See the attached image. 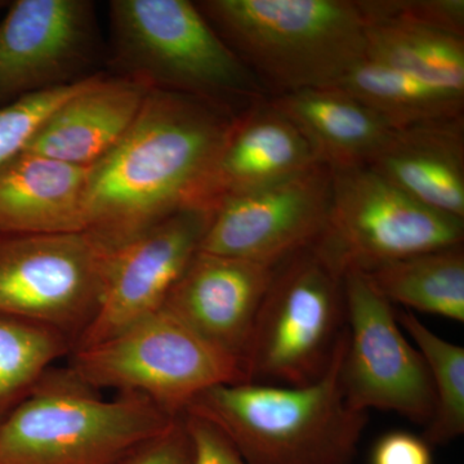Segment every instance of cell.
I'll use <instances>...</instances> for the list:
<instances>
[{"instance_id": "25", "label": "cell", "mask_w": 464, "mask_h": 464, "mask_svg": "<svg viewBox=\"0 0 464 464\" xmlns=\"http://www.w3.org/2000/svg\"><path fill=\"white\" fill-rule=\"evenodd\" d=\"M85 85L87 81H82L43 92L0 110V167L25 151L45 119Z\"/></svg>"}, {"instance_id": "5", "label": "cell", "mask_w": 464, "mask_h": 464, "mask_svg": "<svg viewBox=\"0 0 464 464\" xmlns=\"http://www.w3.org/2000/svg\"><path fill=\"white\" fill-rule=\"evenodd\" d=\"M112 75L243 112L265 90L188 0L109 3Z\"/></svg>"}, {"instance_id": "15", "label": "cell", "mask_w": 464, "mask_h": 464, "mask_svg": "<svg viewBox=\"0 0 464 464\" xmlns=\"http://www.w3.org/2000/svg\"><path fill=\"white\" fill-rule=\"evenodd\" d=\"M315 161L295 124L270 100L258 101L232 124L192 208L212 215L222 201L282 181Z\"/></svg>"}, {"instance_id": "13", "label": "cell", "mask_w": 464, "mask_h": 464, "mask_svg": "<svg viewBox=\"0 0 464 464\" xmlns=\"http://www.w3.org/2000/svg\"><path fill=\"white\" fill-rule=\"evenodd\" d=\"M210 213L183 208L112 252L96 315L74 348L87 347L163 308L199 252Z\"/></svg>"}, {"instance_id": "3", "label": "cell", "mask_w": 464, "mask_h": 464, "mask_svg": "<svg viewBox=\"0 0 464 464\" xmlns=\"http://www.w3.org/2000/svg\"><path fill=\"white\" fill-rule=\"evenodd\" d=\"M201 14L275 96L337 84L365 60L366 21L348 0H203Z\"/></svg>"}, {"instance_id": "24", "label": "cell", "mask_w": 464, "mask_h": 464, "mask_svg": "<svg viewBox=\"0 0 464 464\" xmlns=\"http://www.w3.org/2000/svg\"><path fill=\"white\" fill-rule=\"evenodd\" d=\"M72 350L65 335L0 314V423Z\"/></svg>"}, {"instance_id": "9", "label": "cell", "mask_w": 464, "mask_h": 464, "mask_svg": "<svg viewBox=\"0 0 464 464\" xmlns=\"http://www.w3.org/2000/svg\"><path fill=\"white\" fill-rule=\"evenodd\" d=\"M463 237L464 219L424 206L371 168L332 169L331 215L320 241L344 270L366 273Z\"/></svg>"}, {"instance_id": "4", "label": "cell", "mask_w": 464, "mask_h": 464, "mask_svg": "<svg viewBox=\"0 0 464 464\" xmlns=\"http://www.w3.org/2000/svg\"><path fill=\"white\" fill-rule=\"evenodd\" d=\"M179 418L139 393L105 399L51 368L0 423V464H119Z\"/></svg>"}, {"instance_id": "6", "label": "cell", "mask_w": 464, "mask_h": 464, "mask_svg": "<svg viewBox=\"0 0 464 464\" xmlns=\"http://www.w3.org/2000/svg\"><path fill=\"white\" fill-rule=\"evenodd\" d=\"M346 335L344 268L322 241L275 267L243 357L246 382L306 386Z\"/></svg>"}, {"instance_id": "26", "label": "cell", "mask_w": 464, "mask_h": 464, "mask_svg": "<svg viewBox=\"0 0 464 464\" xmlns=\"http://www.w3.org/2000/svg\"><path fill=\"white\" fill-rule=\"evenodd\" d=\"M383 14H392L464 36L463 0H409V2H377Z\"/></svg>"}, {"instance_id": "10", "label": "cell", "mask_w": 464, "mask_h": 464, "mask_svg": "<svg viewBox=\"0 0 464 464\" xmlns=\"http://www.w3.org/2000/svg\"><path fill=\"white\" fill-rule=\"evenodd\" d=\"M346 348L341 383L359 411H392L426 427L435 411L431 377L406 341L396 311L357 268L344 270Z\"/></svg>"}, {"instance_id": "2", "label": "cell", "mask_w": 464, "mask_h": 464, "mask_svg": "<svg viewBox=\"0 0 464 464\" xmlns=\"http://www.w3.org/2000/svg\"><path fill=\"white\" fill-rule=\"evenodd\" d=\"M344 348L346 335L325 374L306 386L218 384L183 414L215 424L249 464H351L368 414L342 389Z\"/></svg>"}, {"instance_id": "19", "label": "cell", "mask_w": 464, "mask_h": 464, "mask_svg": "<svg viewBox=\"0 0 464 464\" xmlns=\"http://www.w3.org/2000/svg\"><path fill=\"white\" fill-rule=\"evenodd\" d=\"M270 101L331 169L368 166L393 130L337 85L290 92Z\"/></svg>"}, {"instance_id": "14", "label": "cell", "mask_w": 464, "mask_h": 464, "mask_svg": "<svg viewBox=\"0 0 464 464\" xmlns=\"http://www.w3.org/2000/svg\"><path fill=\"white\" fill-rule=\"evenodd\" d=\"M275 267L198 252L163 308L243 364Z\"/></svg>"}, {"instance_id": "29", "label": "cell", "mask_w": 464, "mask_h": 464, "mask_svg": "<svg viewBox=\"0 0 464 464\" xmlns=\"http://www.w3.org/2000/svg\"><path fill=\"white\" fill-rule=\"evenodd\" d=\"M372 464H432L431 449L413 433H386L375 444Z\"/></svg>"}, {"instance_id": "28", "label": "cell", "mask_w": 464, "mask_h": 464, "mask_svg": "<svg viewBox=\"0 0 464 464\" xmlns=\"http://www.w3.org/2000/svg\"><path fill=\"white\" fill-rule=\"evenodd\" d=\"M191 448L182 418L160 438L130 454L119 464H188Z\"/></svg>"}, {"instance_id": "21", "label": "cell", "mask_w": 464, "mask_h": 464, "mask_svg": "<svg viewBox=\"0 0 464 464\" xmlns=\"http://www.w3.org/2000/svg\"><path fill=\"white\" fill-rule=\"evenodd\" d=\"M364 274L391 304L464 322L463 244L390 262Z\"/></svg>"}, {"instance_id": "30", "label": "cell", "mask_w": 464, "mask_h": 464, "mask_svg": "<svg viewBox=\"0 0 464 464\" xmlns=\"http://www.w3.org/2000/svg\"><path fill=\"white\" fill-rule=\"evenodd\" d=\"M8 5V0H0V14H3V11H5V8H7Z\"/></svg>"}, {"instance_id": "17", "label": "cell", "mask_w": 464, "mask_h": 464, "mask_svg": "<svg viewBox=\"0 0 464 464\" xmlns=\"http://www.w3.org/2000/svg\"><path fill=\"white\" fill-rule=\"evenodd\" d=\"M424 206L464 219V121L393 130L366 166Z\"/></svg>"}, {"instance_id": "27", "label": "cell", "mask_w": 464, "mask_h": 464, "mask_svg": "<svg viewBox=\"0 0 464 464\" xmlns=\"http://www.w3.org/2000/svg\"><path fill=\"white\" fill-rule=\"evenodd\" d=\"M181 418L190 441L188 464H249L215 424L188 413Z\"/></svg>"}, {"instance_id": "18", "label": "cell", "mask_w": 464, "mask_h": 464, "mask_svg": "<svg viewBox=\"0 0 464 464\" xmlns=\"http://www.w3.org/2000/svg\"><path fill=\"white\" fill-rule=\"evenodd\" d=\"M88 170L29 152L0 167V237L85 231Z\"/></svg>"}, {"instance_id": "11", "label": "cell", "mask_w": 464, "mask_h": 464, "mask_svg": "<svg viewBox=\"0 0 464 464\" xmlns=\"http://www.w3.org/2000/svg\"><path fill=\"white\" fill-rule=\"evenodd\" d=\"M332 169L315 161L288 179L219 203L199 252L276 266L328 230Z\"/></svg>"}, {"instance_id": "23", "label": "cell", "mask_w": 464, "mask_h": 464, "mask_svg": "<svg viewBox=\"0 0 464 464\" xmlns=\"http://www.w3.org/2000/svg\"><path fill=\"white\" fill-rule=\"evenodd\" d=\"M396 317L422 355L435 392L423 439L429 445L449 444L464 433V348L439 337L411 311H396Z\"/></svg>"}, {"instance_id": "7", "label": "cell", "mask_w": 464, "mask_h": 464, "mask_svg": "<svg viewBox=\"0 0 464 464\" xmlns=\"http://www.w3.org/2000/svg\"><path fill=\"white\" fill-rule=\"evenodd\" d=\"M70 357L69 368L92 389L139 393L174 418L210 387L246 382L240 360L164 308Z\"/></svg>"}, {"instance_id": "12", "label": "cell", "mask_w": 464, "mask_h": 464, "mask_svg": "<svg viewBox=\"0 0 464 464\" xmlns=\"http://www.w3.org/2000/svg\"><path fill=\"white\" fill-rule=\"evenodd\" d=\"M99 43L90 0L9 2L0 20V110L97 74Z\"/></svg>"}, {"instance_id": "1", "label": "cell", "mask_w": 464, "mask_h": 464, "mask_svg": "<svg viewBox=\"0 0 464 464\" xmlns=\"http://www.w3.org/2000/svg\"><path fill=\"white\" fill-rule=\"evenodd\" d=\"M240 114L197 97L150 91L123 140L88 170L85 231L114 252L192 208Z\"/></svg>"}, {"instance_id": "8", "label": "cell", "mask_w": 464, "mask_h": 464, "mask_svg": "<svg viewBox=\"0 0 464 464\" xmlns=\"http://www.w3.org/2000/svg\"><path fill=\"white\" fill-rule=\"evenodd\" d=\"M111 255L88 231L0 237V314L60 333L74 348L96 315Z\"/></svg>"}, {"instance_id": "16", "label": "cell", "mask_w": 464, "mask_h": 464, "mask_svg": "<svg viewBox=\"0 0 464 464\" xmlns=\"http://www.w3.org/2000/svg\"><path fill=\"white\" fill-rule=\"evenodd\" d=\"M149 92L130 79L97 72L45 119L24 152L90 169L123 140Z\"/></svg>"}, {"instance_id": "22", "label": "cell", "mask_w": 464, "mask_h": 464, "mask_svg": "<svg viewBox=\"0 0 464 464\" xmlns=\"http://www.w3.org/2000/svg\"><path fill=\"white\" fill-rule=\"evenodd\" d=\"M334 85L377 112L393 130L463 116V93L433 87L371 61H362Z\"/></svg>"}, {"instance_id": "20", "label": "cell", "mask_w": 464, "mask_h": 464, "mask_svg": "<svg viewBox=\"0 0 464 464\" xmlns=\"http://www.w3.org/2000/svg\"><path fill=\"white\" fill-rule=\"evenodd\" d=\"M359 3L366 21V61L464 94L463 36L383 14L377 2Z\"/></svg>"}]
</instances>
